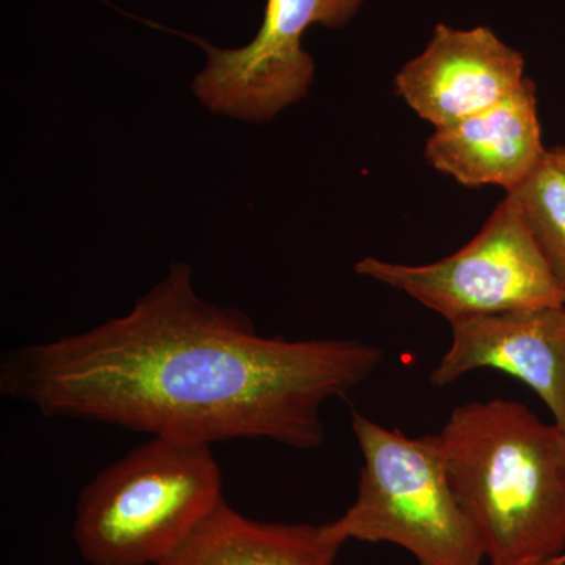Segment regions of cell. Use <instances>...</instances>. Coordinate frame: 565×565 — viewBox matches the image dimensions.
<instances>
[{
    "mask_svg": "<svg viewBox=\"0 0 565 565\" xmlns=\"http://www.w3.org/2000/svg\"><path fill=\"white\" fill-rule=\"evenodd\" d=\"M363 0H266L262 28L241 47L192 39L206 54L192 92L211 114L248 125L273 121L307 98L315 81L313 57L302 47L311 25L345 28Z\"/></svg>",
    "mask_w": 565,
    "mask_h": 565,
    "instance_id": "cell-6",
    "label": "cell"
},
{
    "mask_svg": "<svg viewBox=\"0 0 565 565\" xmlns=\"http://www.w3.org/2000/svg\"><path fill=\"white\" fill-rule=\"evenodd\" d=\"M363 457L355 500L329 522L341 542L393 544L419 565H481L484 546L452 489L434 435L408 437L353 412Z\"/></svg>",
    "mask_w": 565,
    "mask_h": 565,
    "instance_id": "cell-4",
    "label": "cell"
},
{
    "mask_svg": "<svg viewBox=\"0 0 565 565\" xmlns=\"http://www.w3.org/2000/svg\"><path fill=\"white\" fill-rule=\"evenodd\" d=\"M557 446H559L561 462H563L565 468V433H561V430L559 438H557Z\"/></svg>",
    "mask_w": 565,
    "mask_h": 565,
    "instance_id": "cell-14",
    "label": "cell"
},
{
    "mask_svg": "<svg viewBox=\"0 0 565 565\" xmlns=\"http://www.w3.org/2000/svg\"><path fill=\"white\" fill-rule=\"evenodd\" d=\"M355 273L407 294L451 326L501 311L565 305L514 193L448 258L408 266L370 256L355 264Z\"/></svg>",
    "mask_w": 565,
    "mask_h": 565,
    "instance_id": "cell-5",
    "label": "cell"
},
{
    "mask_svg": "<svg viewBox=\"0 0 565 565\" xmlns=\"http://www.w3.org/2000/svg\"><path fill=\"white\" fill-rule=\"evenodd\" d=\"M382 360L356 340L263 337L243 311L203 299L191 266L173 262L128 313L3 352L0 393L47 418L310 451L326 441L323 405L364 384Z\"/></svg>",
    "mask_w": 565,
    "mask_h": 565,
    "instance_id": "cell-1",
    "label": "cell"
},
{
    "mask_svg": "<svg viewBox=\"0 0 565 565\" xmlns=\"http://www.w3.org/2000/svg\"><path fill=\"white\" fill-rule=\"evenodd\" d=\"M519 565H565V555L550 557V559L530 561V563Z\"/></svg>",
    "mask_w": 565,
    "mask_h": 565,
    "instance_id": "cell-13",
    "label": "cell"
},
{
    "mask_svg": "<svg viewBox=\"0 0 565 565\" xmlns=\"http://www.w3.org/2000/svg\"><path fill=\"white\" fill-rule=\"evenodd\" d=\"M434 438L489 565L565 555V468L555 424L516 401H473L456 407Z\"/></svg>",
    "mask_w": 565,
    "mask_h": 565,
    "instance_id": "cell-2",
    "label": "cell"
},
{
    "mask_svg": "<svg viewBox=\"0 0 565 565\" xmlns=\"http://www.w3.org/2000/svg\"><path fill=\"white\" fill-rule=\"evenodd\" d=\"M525 58L489 28L434 29L426 50L396 74V92L435 129L490 109L525 82Z\"/></svg>",
    "mask_w": 565,
    "mask_h": 565,
    "instance_id": "cell-7",
    "label": "cell"
},
{
    "mask_svg": "<svg viewBox=\"0 0 565 565\" xmlns=\"http://www.w3.org/2000/svg\"><path fill=\"white\" fill-rule=\"evenodd\" d=\"M514 193L565 302V174L550 154Z\"/></svg>",
    "mask_w": 565,
    "mask_h": 565,
    "instance_id": "cell-11",
    "label": "cell"
},
{
    "mask_svg": "<svg viewBox=\"0 0 565 565\" xmlns=\"http://www.w3.org/2000/svg\"><path fill=\"white\" fill-rule=\"evenodd\" d=\"M212 446L151 437L82 489L74 544L92 565H159L223 498Z\"/></svg>",
    "mask_w": 565,
    "mask_h": 565,
    "instance_id": "cell-3",
    "label": "cell"
},
{
    "mask_svg": "<svg viewBox=\"0 0 565 565\" xmlns=\"http://www.w3.org/2000/svg\"><path fill=\"white\" fill-rule=\"evenodd\" d=\"M427 162L465 188L500 185L514 192L544 162L537 93L530 77L490 109L449 128L435 129L426 143Z\"/></svg>",
    "mask_w": 565,
    "mask_h": 565,
    "instance_id": "cell-9",
    "label": "cell"
},
{
    "mask_svg": "<svg viewBox=\"0 0 565 565\" xmlns=\"http://www.w3.org/2000/svg\"><path fill=\"white\" fill-rule=\"evenodd\" d=\"M343 545L329 523L258 522L222 498L159 565H334Z\"/></svg>",
    "mask_w": 565,
    "mask_h": 565,
    "instance_id": "cell-10",
    "label": "cell"
},
{
    "mask_svg": "<svg viewBox=\"0 0 565 565\" xmlns=\"http://www.w3.org/2000/svg\"><path fill=\"white\" fill-rule=\"evenodd\" d=\"M451 329L433 385L455 384L478 370L501 371L537 394L565 433V305L478 316Z\"/></svg>",
    "mask_w": 565,
    "mask_h": 565,
    "instance_id": "cell-8",
    "label": "cell"
},
{
    "mask_svg": "<svg viewBox=\"0 0 565 565\" xmlns=\"http://www.w3.org/2000/svg\"><path fill=\"white\" fill-rule=\"evenodd\" d=\"M550 158L556 163L557 169L565 174V145L563 147H555L548 150Z\"/></svg>",
    "mask_w": 565,
    "mask_h": 565,
    "instance_id": "cell-12",
    "label": "cell"
}]
</instances>
